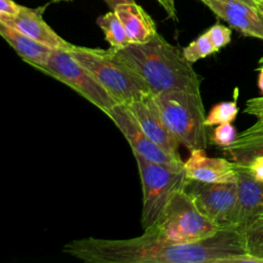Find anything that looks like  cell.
<instances>
[{"label": "cell", "mask_w": 263, "mask_h": 263, "mask_svg": "<svg viewBox=\"0 0 263 263\" xmlns=\"http://www.w3.org/2000/svg\"><path fill=\"white\" fill-rule=\"evenodd\" d=\"M97 23L104 33L106 41L110 44L113 49H122L130 44L126 31L115 13V11H110L100 16Z\"/></svg>", "instance_id": "cell-18"}, {"label": "cell", "mask_w": 263, "mask_h": 263, "mask_svg": "<svg viewBox=\"0 0 263 263\" xmlns=\"http://www.w3.org/2000/svg\"><path fill=\"white\" fill-rule=\"evenodd\" d=\"M22 5L16 4L13 0H0V15L12 16L15 15Z\"/></svg>", "instance_id": "cell-25"}, {"label": "cell", "mask_w": 263, "mask_h": 263, "mask_svg": "<svg viewBox=\"0 0 263 263\" xmlns=\"http://www.w3.org/2000/svg\"><path fill=\"white\" fill-rule=\"evenodd\" d=\"M211 39L216 50L219 51L231 41V30L221 24H215L205 32Z\"/></svg>", "instance_id": "cell-23"}, {"label": "cell", "mask_w": 263, "mask_h": 263, "mask_svg": "<svg viewBox=\"0 0 263 263\" xmlns=\"http://www.w3.org/2000/svg\"><path fill=\"white\" fill-rule=\"evenodd\" d=\"M259 78H258V86L260 88V90L263 93V65H261L259 67Z\"/></svg>", "instance_id": "cell-30"}, {"label": "cell", "mask_w": 263, "mask_h": 263, "mask_svg": "<svg viewBox=\"0 0 263 263\" xmlns=\"http://www.w3.org/2000/svg\"><path fill=\"white\" fill-rule=\"evenodd\" d=\"M219 229L182 189L173 196L156 223L144 231L164 242L189 243L204 239Z\"/></svg>", "instance_id": "cell-5"}, {"label": "cell", "mask_w": 263, "mask_h": 263, "mask_svg": "<svg viewBox=\"0 0 263 263\" xmlns=\"http://www.w3.org/2000/svg\"><path fill=\"white\" fill-rule=\"evenodd\" d=\"M238 108L235 101L221 102L215 105L205 116L206 126L219 125L222 123H231L237 115Z\"/></svg>", "instance_id": "cell-21"}, {"label": "cell", "mask_w": 263, "mask_h": 263, "mask_svg": "<svg viewBox=\"0 0 263 263\" xmlns=\"http://www.w3.org/2000/svg\"><path fill=\"white\" fill-rule=\"evenodd\" d=\"M259 1H263V0H258V2H259Z\"/></svg>", "instance_id": "cell-35"}, {"label": "cell", "mask_w": 263, "mask_h": 263, "mask_svg": "<svg viewBox=\"0 0 263 263\" xmlns=\"http://www.w3.org/2000/svg\"><path fill=\"white\" fill-rule=\"evenodd\" d=\"M53 2H60V1H71V0H52Z\"/></svg>", "instance_id": "cell-34"}, {"label": "cell", "mask_w": 263, "mask_h": 263, "mask_svg": "<svg viewBox=\"0 0 263 263\" xmlns=\"http://www.w3.org/2000/svg\"><path fill=\"white\" fill-rule=\"evenodd\" d=\"M44 8L45 6L30 8L22 5L20 11L15 15H0V23L21 31L22 33L52 49L70 50L74 44L62 38L43 20L42 14Z\"/></svg>", "instance_id": "cell-12"}, {"label": "cell", "mask_w": 263, "mask_h": 263, "mask_svg": "<svg viewBox=\"0 0 263 263\" xmlns=\"http://www.w3.org/2000/svg\"><path fill=\"white\" fill-rule=\"evenodd\" d=\"M69 52L91 73L117 104L128 105L152 95L142 78L117 55L113 48L74 45Z\"/></svg>", "instance_id": "cell-3"}, {"label": "cell", "mask_w": 263, "mask_h": 263, "mask_svg": "<svg viewBox=\"0 0 263 263\" xmlns=\"http://www.w3.org/2000/svg\"><path fill=\"white\" fill-rule=\"evenodd\" d=\"M242 233L248 254L263 263V215L250 222L242 229Z\"/></svg>", "instance_id": "cell-19"}, {"label": "cell", "mask_w": 263, "mask_h": 263, "mask_svg": "<svg viewBox=\"0 0 263 263\" xmlns=\"http://www.w3.org/2000/svg\"><path fill=\"white\" fill-rule=\"evenodd\" d=\"M243 112L256 117L263 116V97L249 99L246 103Z\"/></svg>", "instance_id": "cell-24"}, {"label": "cell", "mask_w": 263, "mask_h": 263, "mask_svg": "<svg viewBox=\"0 0 263 263\" xmlns=\"http://www.w3.org/2000/svg\"><path fill=\"white\" fill-rule=\"evenodd\" d=\"M236 138L237 134L234 126L231 123H222L216 126L212 134L211 140L215 145L225 148L231 145Z\"/></svg>", "instance_id": "cell-22"}, {"label": "cell", "mask_w": 263, "mask_h": 263, "mask_svg": "<svg viewBox=\"0 0 263 263\" xmlns=\"http://www.w3.org/2000/svg\"><path fill=\"white\" fill-rule=\"evenodd\" d=\"M257 7H258V9L263 13V1H259L258 4H257Z\"/></svg>", "instance_id": "cell-32"}, {"label": "cell", "mask_w": 263, "mask_h": 263, "mask_svg": "<svg viewBox=\"0 0 263 263\" xmlns=\"http://www.w3.org/2000/svg\"><path fill=\"white\" fill-rule=\"evenodd\" d=\"M238 190L236 227L241 231L254 219L263 215V181L256 179L245 164L235 163Z\"/></svg>", "instance_id": "cell-14"}, {"label": "cell", "mask_w": 263, "mask_h": 263, "mask_svg": "<svg viewBox=\"0 0 263 263\" xmlns=\"http://www.w3.org/2000/svg\"><path fill=\"white\" fill-rule=\"evenodd\" d=\"M240 1H242L245 3H248V4H250L254 7H257V4H258V0H240Z\"/></svg>", "instance_id": "cell-31"}, {"label": "cell", "mask_w": 263, "mask_h": 263, "mask_svg": "<svg viewBox=\"0 0 263 263\" xmlns=\"http://www.w3.org/2000/svg\"><path fill=\"white\" fill-rule=\"evenodd\" d=\"M0 35L18 57L32 67L44 64L52 51V48L3 23H0Z\"/></svg>", "instance_id": "cell-16"}, {"label": "cell", "mask_w": 263, "mask_h": 263, "mask_svg": "<svg viewBox=\"0 0 263 263\" xmlns=\"http://www.w3.org/2000/svg\"><path fill=\"white\" fill-rule=\"evenodd\" d=\"M132 43H145L156 34V25L145 9L136 2L122 3L114 9Z\"/></svg>", "instance_id": "cell-15"}, {"label": "cell", "mask_w": 263, "mask_h": 263, "mask_svg": "<svg viewBox=\"0 0 263 263\" xmlns=\"http://www.w3.org/2000/svg\"><path fill=\"white\" fill-rule=\"evenodd\" d=\"M133 154L142 183L141 224L145 230L156 223L173 196L183 189L186 176L184 166L171 167L150 161L137 153Z\"/></svg>", "instance_id": "cell-6"}, {"label": "cell", "mask_w": 263, "mask_h": 263, "mask_svg": "<svg viewBox=\"0 0 263 263\" xmlns=\"http://www.w3.org/2000/svg\"><path fill=\"white\" fill-rule=\"evenodd\" d=\"M160 6L164 9V11L167 13L168 17L173 18L174 21L177 20V11L175 6V0H156Z\"/></svg>", "instance_id": "cell-28"}, {"label": "cell", "mask_w": 263, "mask_h": 263, "mask_svg": "<svg viewBox=\"0 0 263 263\" xmlns=\"http://www.w3.org/2000/svg\"><path fill=\"white\" fill-rule=\"evenodd\" d=\"M67 255L88 263H260L248 254L242 231L220 228L189 243H168L148 232L133 238L86 237L64 246Z\"/></svg>", "instance_id": "cell-1"}, {"label": "cell", "mask_w": 263, "mask_h": 263, "mask_svg": "<svg viewBox=\"0 0 263 263\" xmlns=\"http://www.w3.org/2000/svg\"><path fill=\"white\" fill-rule=\"evenodd\" d=\"M242 35L263 40V13L240 0H200Z\"/></svg>", "instance_id": "cell-11"}, {"label": "cell", "mask_w": 263, "mask_h": 263, "mask_svg": "<svg viewBox=\"0 0 263 263\" xmlns=\"http://www.w3.org/2000/svg\"><path fill=\"white\" fill-rule=\"evenodd\" d=\"M257 136H263V116L258 117L257 121L251 125L249 128L245 129L240 134L237 135V137L246 138V137H257Z\"/></svg>", "instance_id": "cell-27"}, {"label": "cell", "mask_w": 263, "mask_h": 263, "mask_svg": "<svg viewBox=\"0 0 263 263\" xmlns=\"http://www.w3.org/2000/svg\"><path fill=\"white\" fill-rule=\"evenodd\" d=\"M216 51L215 46L205 32L182 49L184 58L191 64L204 59Z\"/></svg>", "instance_id": "cell-20"}, {"label": "cell", "mask_w": 263, "mask_h": 263, "mask_svg": "<svg viewBox=\"0 0 263 263\" xmlns=\"http://www.w3.org/2000/svg\"><path fill=\"white\" fill-rule=\"evenodd\" d=\"M186 179L205 183L236 182L235 162L221 157H210L204 149L190 151L184 162Z\"/></svg>", "instance_id": "cell-13"}, {"label": "cell", "mask_w": 263, "mask_h": 263, "mask_svg": "<svg viewBox=\"0 0 263 263\" xmlns=\"http://www.w3.org/2000/svg\"><path fill=\"white\" fill-rule=\"evenodd\" d=\"M105 2L112 8L114 9L117 5L122 4V3H130V2H136L135 0H105Z\"/></svg>", "instance_id": "cell-29"}, {"label": "cell", "mask_w": 263, "mask_h": 263, "mask_svg": "<svg viewBox=\"0 0 263 263\" xmlns=\"http://www.w3.org/2000/svg\"><path fill=\"white\" fill-rule=\"evenodd\" d=\"M261 65H263V57L260 59V61H259V66H261Z\"/></svg>", "instance_id": "cell-33"}, {"label": "cell", "mask_w": 263, "mask_h": 263, "mask_svg": "<svg viewBox=\"0 0 263 263\" xmlns=\"http://www.w3.org/2000/svg\"><path fill=\"white\" fill-rule=\"evenodd\" d=\"M125 106L139 122L144 133L155 144L172 156L181 158L178 151L180 143L165 124L154 95H149Z\"/></svg>", "instance_id": "cell-10"}, {"label": "cell", "mask_w": 263, "mask_h": 263, "mask_svg": "<svg viewBox=\"0 0 263 263\" xmlns=\"http://www.w3.org/2000/svg\"><path fill=\"white\" fill-rule=\"evenodd\" d=\"M34 68L70 86L105 114L117 104L91 73L73 58L69 50L52 49L46 62Z\"/></svg>", "instance_id": "cell-7"}, {"label": "cell", "mask_w": 263, "mask_h": 263, "mask_svg": "<svg viewBox=\"0 0 263 263\" xmlns=\"http://www.w3.org/2000/svg\"><path fill=\"white\" fill-rule=\"evenodd\" d=\"M171 133L189 151L208 146L205 113L200 92L168 90L154 96Z\"/></svg>", "instance_id": "cell-4"}, {"label": "cell", "mask_w": 263, "mask_h": 263, "mask_svg": "<svg viewBox=\"0 0 263 263\" xmlns=\"http://www.w3.org/2000/svg\"><path fill=\"white\" fill-rule=\"evenodd\" d=\"M183 189L197 209L219 228L236 227L238 210L236 182L205 183L186 179Z\"/></svg>", "instance_id": "cell-8"}, {"label": "cell", "mask_w": 263, "mask_h": 263, "mask_svg": "<svg viewBox=\"0 0 263 263\" xmlns=\"http://www.w3.org/2000/svg\"><path fill=\"white\" fill-rule=\"evenodd\" d=\"M119 128L125 140L128 142L133 153L144 158L171 167H183L184 162L162 150L142 129L132 112L125 105L116 104L106 114Z\"/></svg>", "instance_id": "cell-9"}, {"label": "cell", "mask_w": 263, "mask_h": 263, "mask_svg": "<svg viewBox=\"0 0 263 263\" xmlns=\"http://www.w3.org/2000/svg\"><path fill=\"white\" fill-rule=\"evenodd\" d=\"M235 163L247 164L256 157H263V136L237 137L229 146L223 148Z\"/></svg>", "instance_id": "cell-17"}, {"label": "cell", "mask_w": 263, "mask_h": 263, "mask_svg": "<svg viewBox=\"0 0 263 263\" xmlns=\"http://www.w3.org/2000/svg\"><path fill=\"white\" fill-rule=\"evenodd\" d=\"M245 165L256 179L263 181V157H256Z\"/></svg>", "instance_id": "cell-26"}, {"label": "cell", "mask_w": 263, "mask_h": 263, "mask_svg": "<svg viewBox=\"0 0 263 263\" xmlns=\"http://www.w3.org/2000/svg\"><path fill=\"white\" fill-rule=\"evenodd\" d=\"M149 87L152 95L168 90L200 92L201 78L180 50L158 33L148 42L114 49Z\"/></svg>", "instance_id": "cell-2"}]
</instances>
